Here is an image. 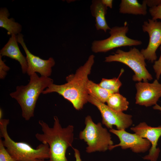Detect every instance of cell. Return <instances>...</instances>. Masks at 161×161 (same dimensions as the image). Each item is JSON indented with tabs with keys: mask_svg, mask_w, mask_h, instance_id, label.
I'll use <instances>...</instances> for the list:
<instances>
[{
	"mask_svg": "<svg viewBox=\"0 0 161 161\" xmlns=\"http://www.w3.org/2000/svg\"><path fill=\"white\" fill-rule=\"evenodd\" d=\"M109 131L116 135L120 141L119 144L110 146L109 150L120 146L123 149L130 148L133 152L139 153H145L151 148V144L148 140L135 133L128 132L124 129L118 130L113 129H110Z\"/></svg>",
	"mask_w": 161,
	"mask_h": 161,
	"instance_id": "obj_9",
	"label": "cell"
},
{
	"mask_svg": "<svg viewBox=\"0 0 161 161\" xmlns=\"http://www.w3.org/2000/svg\"><path fill=\"white\" fill-rule=\"evenodd\" d=\"M161 52V46L160 47ZM153 68L155 72L156 73L157 79L158 80L161 74V53L159 59L154 61V63L153 66Z\"/></svg>",
	"mask_w": 161,
	"mask_h": 161,
	"instance_id": "obj_24",
	"label": "cell"
},
{
	"mask_svg": "<svg viewBox=\"0 0 161 161\" xmlns=\"http://www.w3.org/2000/svg\"><path fill=\"white\" fill-rule=\"evenodd\" d=\"M129 30L127 22L123 26H115L111 28L110 36L102 40H95L92 44L91 50L95 53L106 52L114 48L122 47L139 45L141 41L130 38L126 36Z\"/></svg>",
	"mask_w": 161,
	"mask_h": 161,
	"instance_id": "obj_7",
	"label": "cell"
},
{
	"mask_svg": "<svg viewBox=\"0 0 161 161\" xmlns=\"http://www.w3.org/2000/svg\"><path fill=\"white\" fill-rule=\"evenodd\" d=\"M131 130L141 137L148 140L151 144L148 154L143 158L150 161H157L160 152L157 146L159 139L161 136V126L151 127L145 122H143L131 127Z\"/></svg>",
	"mask_w": 161,
	"mask_h": 161,
	"instance_id": "obj_12",
	"label": "cell"
},
{
	"mask_svg": "<svg viewBox=\"0 0 161 161\" xmlns=\"http://www.w3.org/2000/svg\"><path fill=\"white\" fill-rule=\"evenodd\" d=\"M17 37L18 42L21 45L26 54L28 75L30 76L37 72L41 76L49 77L52 74V68L55 64L54 59L50 57L47 60H44L33 55L27 47L23 35L20 33L17 35Z\"/></svg>",
	"mask_w": 161,
	"mask_h": 161,
	"instance_id": "obj_10",
	"label": "cell"
},
{
	"mask_svg": "<svg viewBox=\"0 0 161 161\" xmlns=\"http://www.w3.org/2000/svg\"><path fill=\"white\" fill-rule=\"evenodd\" d=\"M102 3L106 7L110 8L112 7V0H101Z\"/></svg>",
	"mask_w": 161,
	"mask_h": 161,
	"instance_id": "obj_27",
	"label": "cell"
},
{
	"mask_svg": "<svg viewBox=\"0 0 161 161\" xmlns=\"http://www.w3.org/2000/svg\"><path fill=\"white\" fill-rule=\"evenodd\" d=\"M106 103L109 107L118 112H123L127 110L129 104L126 98L119 93L112 94L109 97Z\"/></svg>",
	"mask_w": 161,
	"mask_h": 161,
	"instance_id": "obj_19",
	"label": "cell"
},
{
	"mask_svg": "<svg viewBox=\"0 0 161 161\" xmlns=\"http://www.w3.org/2000/svg\"><path fill=\"white\" fill-rule=\"evenodd\" d=\"M145 59L137 49L131 48L127 52L118 49L113 55L106 57L105 61L107 62H118L128 66L134 72L133 80L135 81L148 82L153 79L151 75L147 69Z\"/></svg>",
	"mask_w": 161,
	"mask_h": 161,
	"instance_id": "obj_6",
	"label": "cell"
},
{
	"mask_svg": "<svg viewBox=\"0 0 161 161\" xmlns=\"http://www.w3.org/2000/svg\"><path fill=\"white\" fill-rule=\"evenodd\" d=\"M17 35H11L8 42L0 51V55L6 56L18 61L21 65L22 72L27 73V63L26 57L24 56L17 44Z\"/></svg>",
	"mask_w": 161,
	"mask_h": 161,
	"instance_id": "obj_14",
	"label": "cell"
},
{
	"mask_svg": "<svg viewBox=\"0 0 161 161\" xmlns=\"http://www.w3.org/2000/svg\"><path fill=\"white\" fill-rule=\"evenodd\" d=\"M95 57L93 55H90L86 62L79 67L74 74L66 77V83L61 85L51 84L42 94L57 93L71 103L76 109H82L88 102L86 85L94 63Z\"/></svg>",
	"mask_w": 161,
	"mask_h": 161,
	"instance_id": "obj_1",
	"label": "cell"
},
{
	"mask_svg": "<svg viewBox=\"0 0 161 161\" xmlns=\"http://www.w3.org/2000/svg\"><path fill=\"white\" fill-rule=\"evenodd\" d=\"M9 13L6 8L0 10V27L5 29L9 35H18L21 31V25L15 22L13 18H9Z\"/></svg>",
	"mask_w": 161,
	"mask_h": 161,
	"instance_id": "obj_17",
	"label": "cell"
},
{
	"mask_svg": "<svg viewBox=\"0 0 161 161\" xmlns=\"http://www.w3.org/2000/svg\"><path fill=\"white\" fill-rule=\"evenodd\" d=\"M85 128L80 132L79 137L86 143L87 153L105 152L113 145L111 134L100 123H95L91 116L88 115L85 117Z\"/></svg>",
	"mask_w": 161,
	"mask_h": 161,
	"instance_id": "obj_5",
	"label": "cell"
},
{
	"mask_svg": "<svg viewBox=\"0 0 161 161\" xmlns=\"http://www.w3.org/2000/svg\"><path fill=\"white\" fill-rule=\"evenodd\" d=\"M88 102L95 106L100 113L102 123L108 129H113L115 126L117 130H125L132 124V116L123 112H118L112 109L107 105L88 95Z\"/></svg>",
	"mask_w": 161,
	"mask_h": 161,
	"instance_id": "obj_8",
	"label": "cell"
},
{
	"mask_svg": "<svg viewBox=\"0 0 161 161\" xmlns=\"http://www.w3.org/2000/svg\"><path fill=\"white\" fill-rule=\"evenodd\" d=\"M3 112L1 109H0V120L2 119L3 117Z\"/></svg>",
	"mask_w": 161,
	"mask_h": 161,
	"instance_id": "obj_29",
	"label": "cell"
},
{
	"mask_svg": "<svg viewBox=\"0 0 161 161\" xmlns=\"http://www.w3.org/2000/svg\"><path fill=\"white\" fill-rule=\"evenodd\" d=\"M142 30L148 33L149 41L147 48L142 49L140 52L145 59L153 63L157 59L156 50L161 45V22L148 19L144 22Z\"/></svg>",
	"mask_w": 161,
	"mask_h": 161,
	"instance_id": "obj_11",
	"label": "cell"
},
{
	"mask_svg": "<svg viewBox=\"0 0 161 161\" xmlns=\"http://www.w3.org/2000/svg\"><path fill=\"white\" fill-rule=\"evenodd\" d=\"M149 12L153 20L161 19V4L154 7L150 8Z\"/></svg>",
	"mask_w": 161,
	"mask_h": 161,
	"instance_id": "obj_22",
	"label": "cell"
},
{
	"mask_svg": "<svg viewBox=\"0 0 161 161\" xmlns=\"http://www.w3.org/2000/svg\"><path fill=\"white\" fill-rule=\"evenodd\" d=\"M86 89L88 95L104 103L106 102L109 97L112 94L101 87L98 84L89 80L86 85Z\"/></svg>",
	"mask_w": 161,
	"mask_h": 161,
	"instance_id": "obj_18",
	"label": "cell"
},
{
	"mask_svg": "<svg viewBox=\"0 0 161 161\" xmlns=\"http://www.w3.org/2000/svg\"><path fill=\"white\" fill-rule=\"evenodd\" d=\"M92 15L95 18V26L97 30H103L106 32L111 28L107 24L105 16L107 7L102 2L101 0H93L90 6Z\"/></svg>",
	"mask_w": 161,
	"mask_h": 161,
	"instance_id": "obj_15",
	"label": "cell"
},
{
	"mask_svg": "<svg viewBox=\"0 0 161 161\" xmlns=\"http://www.w3.org/2000/svg\"><path fill=\"white\" fill-rule=\"evenodd\" d=\"M158 80L155 79L152 83L140 81L136 84V104L146 107L157 104L161 97V84Z\"/></svg>",
	"mask_w": 161,
	"mask_h": 161,
	"instance_id": "obj_13",
	"label": "cell"
},
{
	"mask_svg": "<svg viewBox=\"0 0 161 161\" xmlns=\"http://www.w3.org/2000/svg\"><path fill=\"white\" fill-rule=\"evenodd\" d=\"M0 161H15L3 145L1 138L0 139Z\"/></svg>",
	"mask_w": 161,
	"mask_h": 161,
	"instance_id": "obj_21",
	"label": "cell"
},
{
	"mask_svg": "<svg viewBox=\"0 0 161 161\" xmlns=\"http://www.w3.org/2000/svg\"><path fill=\"white\" fill-rule=\"evenodd\" d=\"M53 83V80L48 77H39L36 73L30 76L28 83L25 86L16 87V91L10 94L20 106L22 116L29 120L34 116L36 102L39 96L48 86Z\"/></svg>",
	"mask_w": 161,
	"mask_h": 161,
	"instance_id": "obj_3",
	"label": "cell"
},
{
	"mask_svg": "<svg viewBox=\"0 0 161 161\" xmlns=\"http://www.w3.org/2000/svg\"><path fill=\"white\" fill-rule=\"evenodd\" d=\"M98 84L102 87L112 94L119 93V89L122 85L119 78L107 79L103 78Z\"/></svg>",
	"mask_w": 161,
	"mask_h": 161,
	"instance_id": "obj_20",
	"label": "cell"
},
{
	"mask_svg": "<svg viewBox=\"0 0 161 161\" xmlns=\"http://www.w3.org/2000/svg\"><path fill=\"white\" fill-rule=\"evenodd\" d=\"M54 120L52 127L42 120L38 121L43 133H36L35 137L39 141L48 144L49 157L48 160L37 161H68L66 152L67 149L72 146L74 140V126L69 125L63 128L57 116L54 117Z\"/></svg>",
	"mask_w": 161,
	"mask_h": 161,
	"instance_id": "obj_2",
	"label": "cell"
},
{
	"mask_svg": "<svg viewBox=\"0 0 161 161\" xmlns=\"http://www.w3.org/2000/svg\"><path fill=\"white\" fill-rule=\"evenodd\" d=\"M8 119L0 120V136L3 145L15 161H37L49 159V148L48 144L43 143L34 148L28 143L16 142L10 137L7 131Z\"/></svg>",
	"mask_w": 161,
	"mask_h": 161,
	"instance_id": "obj_4",
	"label": "cell"
},
{
	"mask_svg": "<svg viewBox=\"0 0 161 161\" xmlns=\"http://www.w3.org/2000/svg\"><path fill=\"white\" fill-rule=\"evenodd\" d=\"M119 6V12L121 13L145 16L147 13V6L145 0L142 4L137 0H122Z\"/></svg>",
	"mask_w": 161,
	"mask_h": 161,
	"instance_id": "obj_16",
	"label": "cell"
},
{
	"mask_svg": "<svg viewBox=\"0 0 161 161\" xmlns=\"http://www.w3.org/2000/svg\"><path fill=\"white\" fill-rule=\"evenodd\" d=\"M153 108L155 110H159L161 112V107L157 104L155 105V106H153Z\"/></svg>",
	"mask_w": 161,
	"mask_h": 161,
	"instance_id": "obj_28",
	"label": "cell"
},
{
	"mask_svg": "<svg viewBox=\"0 0 161 161\" xmlns=\"http://www.w3.org/2000/svg\"><path fill=\"white\" fill-rule=\"evenodd\" d=\"M2 56L0 55V78L1 79H4L6 76L7 72L10 68L4 63L2 59Z\"/></svg>",
	"mask_w": 161,
	"mask_h": 161,
	"instance_id": "obj_23",
	"label": "cell"
},
{
	"mask_svg": "<svg viewBox=\"0 0 161 161\" xmlns=\"http://www.w3.org/2000/svg\"><path fill=\"white\" fill-rule=\"evenodd\" d=\"M147 6L151 8L161 4V0H145Z\"/></svg>",
	"mask_w": 161,
	"mask_h": 161,
	"instance_id": "obj_25",
	"label": "cell"
},
{
	"mask_svg": "<svg viewBox=\"0 0 161 161\" xmlns=\"http://www.w3.org/2000/svg\"><path fill=\"white\" fill-rule=\"evenodd\" d=\"M74 152L75 161H82L79 151L76 148H73Z\"/></svg>",
	"mask_w": 161,
	"mask_h": 161,
	"instance_id": "obj_26",
	"label": "cell"
}]
</instances>
